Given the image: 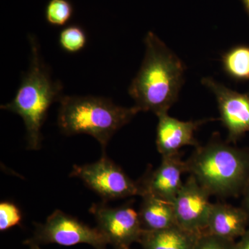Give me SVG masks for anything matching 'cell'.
<instances>
[{"instance_id":"obj_1","label":"cell","mask_w":249,"mask_h":249,"mask_svg":"<svg viewBox=\"0 0 249 249\" xmlns=\"http://www.w3.org/2000/svg\"><path fill=\"white\" fill-rule=\"evenodd\" d=\"M144 43L145 56L128 93L139 111L159 116L168 113L178 99L186 68L155 33H147Z\"/></svg>"},{"instance_id":"obj_2","label":"cell","mask_w":249,"mask_h":249,"mask_svg":"<svg viewBox=\"0 0 249 249\" xmlns=\"http://www.w3.org/2000/svg\"><path fill=\"white\" fill-rule=\"evenodd\" d=\"M31 46L30 63L27 71L22 75L20 85L14 99L1 106V109L18 114L24 121L27 148L37 150L41 147L42 127L47 119L49 108L60 102L63 96V85L54 80L49 67L46 65L35 36L29 35Z\"/></svg>"},{"instance_id":"obj_3","label":"cell","mask_w":249,"mask_h":249,"mask_svg":"<svg viewBox=\"0 0 249 249\" xmlns=\"http://www.w3.org/2000/svg\"><path fill=\"white\" fill-rule=\"evenodd\" d=\"M187 173L211 196L229 197L243 195L249 183V150L214 137L199 145L185 160Z\"/></svg>"},{"instance_id":"obj_4","label":"cell","mask_w":249,"mask_h":249,"mask_svg":"<svg viewBox=\"0 0 249 249\" xmlns=\"http://www.w3.org/2000/svg\"><path fill=\"white\" fill-rule=\"evenodd\" d=\"M58 125L67 136L88 134L102 147L103 154L114 134L140 112L124 107L110 98L93 96H63L60 101Z\"/></svg>"},{"instance_id":"obj_5","label":"cell","mask_w":249,"mask_h":249,"mask_svg":"<svg viewBox=\"0 0 249 249\" xmlns=\"http://www.w3.org/2000/svg\"><path fill=\"white\" fill-rule=\"evenodd\" d=\"M26 243L66 247L88 244L95 249H107L109 245L107 237L98 227H89L60 210L54 211L44 224H37L34 237Z\"/></svg>"},{"instance_id":"obj_6","label":"cell","mask_w":249,"mask_h":249,"mask_svg":"<svg viewBox=\"0 0 249 249\" xmlns=\"http://www.w3.org/2000/svg\"><path fill=\"white\" fill-rule=\"evenodd\" d=\"M71 177L79 178L106 201L140 196L138 183L132 181L106 154L94 163L75 165Z\"/></svg>"},{"instance_id":"obj_7","label":"cell","mask_w":249,"mask_h":249,"mask_svg":"<svg viewBox=\"0 0 249 249\" xmlns=\"http://www.w3.org/2000/svg\"><path fill=\"white\" fill-rule=\"evenodd\" d=\"M89 212L114 249H129L140 240L143 229L139 212L130 204L111 208L104 203L93 204Z\"/></svg>"},{"instance_id":"obj_8","label":"cell","mask_w":249,"mask_h":249,"mask_svg":"<svg viewBox=\"0 0 249 249\" xmlns=\"http://www.w3.org/2000/svg\"><path fill=\"white\" fill-rule=\"evenodd\" d=\"M211 196L196 178L190 175L173 201L178 227L198 235L206 232L212 206Z\"/></svg>"},{"instance_id":"obj_9","label":"cell","mask_w":249,"mask_h":249,"mask_svg":"<svg viewBox=\"0 0 249 249\" xmlns=\"http://www.w3.org/2000/svg\"><path fill=\"white\" fill-rule=\"evenodd\" d=\"M201 83L215 96L228 142L235 143L249 132V93L237 92L211 78H203Z\"/></svg>"},{"instance_id":"obj_10","label":"cell","mask_w":249,"mask_h":249,"mask_svg":"<svg viewBox=\"0 0 249 249\" xmlns=\"http://www.w3.org/2000/svg\"><path fill=\"white\" fill-rule=\"evenodd\" d=\"M187 173L181 154L162 157L155 170H148L137 182L140 196H152L173 202L183 186L182 174Z\"/></svg>"},{"instance_id":"obj_11","label":"cell","mask_w":249,"mask_h":249,"mask_svg":"<svg viewBox=\"0 0 249 249\" xmlns=\"http://www.w3.org/2000/svg\"><path fill=\"white\" fill-rule=\"evenodd\" d=\"M157 128V150L162 157L180 153L183 146H199L195 137V132L209 119L183 121L168 115V113L160 114Z\"/></svg>"},{"instance_id":"obj_12","label":"cell","mask_w":249,"mask_h":249,"mask_svg":"<svg viewBox=\"0 0 249 249\" xmlns=\"http://www.w3.org/2000/svg\"><path fill=\"white\" fill-rule=\"evenodd\" d=\"M249 217L242 207L225 203L212 204L206 232L235 240L248 230Z\"/></svg>"},{"instance_id":"obj_13","label":"cell","mask_w":249,"mask_h":249,"mask_svg":"<svg viewBox=\"0 0 249 249\" xmlns=\"http://www.w3.org/2000/svg\"><path fill=\"white\" fill-rule=\"evenodd\" d=\"M199 236L177 224L163 230L143 231L139 243L143 249H195Z\"/></svg>"},{"instance_id":"obj_14","label":"cell","mask_w":249,"mask_h":249,"mask_svg":"<svg viewBox=\"0 0 249 249\" xmlns=\"http://www.w3.org/2000/svg\"><path fill=\"white\" fill-rule=\"evenodd\" d=\"M142 198L139 214L143 231L163 230L177 225L173 202L148 195Z\"/></svg>"},{"instance_id":"obj_15","label":"cell","mask_w":249,"mask_h":249,"mask_svg":"<svg viewBox=\"0 0 249 249\" xmlns=\"http://www.w3.org/2000/svg\"><path fill=\"white\" fill-rule=\"evenodd\" d=\"M224 71L236 80H249V47L237 46L224 54L222 59Z\"/></svg>"},{"instance_id":"obj_16","label":"cell","mask_w":249,"mask_h":249,"mask_svg":"<svg viewBox=\"0 0 249 249\" xmlns=\"http://www.w3.org/2000/svg\"><path fill=\"white\" fill-rule=\"evenodd\" d=\"M88 40L86 31L78 24L67 26L59 34V45L64 52L68 53L81 52L86 47Z\"/></svg>"},{"instance_id":"obj_17","label":"cell","mask_w":249,"mask_h":249,"mask_svg":"<svg viewBox=\"0 0 249 249\" xmlns=\"http://www.w3.org/2000/svg\"><path fill=\"white\" fill-rule=\"evenodd\" d=\"M73 4L70 0H49L45 7L46 21L54 27H63L71 20Z\"/></svg>"},{"instance_id":"obj_18","label":"cell","mask_w":249,"mask_h":249,"mask_svg":"<svg viewBox=\"0 0 249 249\" xmlns=\"http://www.w3.org/2000/svg\"><path fill=\"white\" fill-rule=\"evenodd\" d=\"M22 220V213L16 204L10 201L0 204V230H8L18 225Z\"/></svg>"},{"instance_id":"obj_19","label":"cell","mask_w":249,"mask_h":249,"mask_svg":"<svg viewBox=\"0 0 249 249\" xmlns=\"http://www.w3.org/2000/svg\"><path fill=\"white\" fill-rule=\"evenodd\" d=\"M235 240L204 232L199 235L195 249H235Z\"/></svg>"},{"instance_id":"obj_20","label":"cell","mask_w":249,"mask_h":249,"mask_svg":"<svg viewBox=\"0 0 249 249\" xmlns=\"http://www.w3.org/2000/svg\"><path fill=\"white\" fill-rule=\"evenodd\" d=\"M235 249H249V229L235 244Z\"/></svg>"},{"instance_id":"obj_21","label":"cell","mask_w":249,"mask_h":249,"mask_svg":"<svg viewBox=\"0 0 249 249\" xmlns=\"http://www.w3.org/2000/svg\"><path fill=\"white\" fill-rule=\"evenodd\" d=\"M242 196H243V200H242V206L241 207L245 210L249 217V183Z\"/></svg>"},{"instance_id":"obj_22","label":"cell","mask_w":249,"mask_h":249,"mask_svg":"<svg viewBox=\"0 0 249 249\" xmlns=\"http://www.w3.org/2000/svg\"><path fill=\"white\" fill-rule=\"evenodd\" d=\"M242 1L249 16V0H242Z\"/></svg>"},{"instance_id":"obj_23","label":"cell","mask_w":249,"mask_h":249,"mask_svg":"<svg viewBox=\"0 0 249 249\" xmlns=\"http://www.w3.org/2000/svg\"><path fill=\"white\" fill-rule=\"evenodd\" d=\"M30 249H41L39 245H31Z\"/></svg>"},{"instance_id":"obj_24","label":"cell","mask_w":249,"mask_h":249,"mask_svg":"<svg viewBox=\"0 0 249 249\" xmlns=\"http://www.w3.org/2000/svg\"></svg>"}]
</instances>
